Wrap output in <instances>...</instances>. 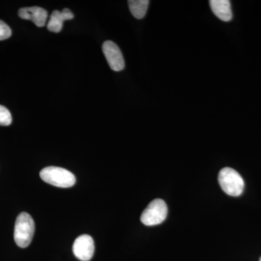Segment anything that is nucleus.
<instances>
[{"label": "nucleus", "instance_id": "1", "mask_svg": "<svg viewBox=\"0 0 261 261\" xmlns=\"http://www.w3.org/2000/svg\"><path fill=\"white\" fill-rule=\"evenodd\" d=\"M35 231V224L32 216L25 212L20 213L15 221L14 240L21 248H25L32 243Z\"/></svg>", "mask_w": 261, "mask_h": 261}, {"label": "nucleus", "instance_id": "2", "mask_svg": "<svg viewBox=\"0 0 261 261\" xmlns=\"http://www.w3.org/2000/svg\"><path fill=\"white\" fill-rule=\"evenodd\" d=\"M39 175L46 183L61 188H69L75 183V177L73 173L65 168L56 166L43 168Z\"/></svg>", "mask_w": 261, "mask_h": 261}, {"label": "nucleus", "instance_id": "3", "mask_svg": "<svg viewBox=\"0 0 261 261\" xmlns=\"http://www.w3.org/2000/svg\"><path fill=\"white\" fill-rule=\"evenodd\" d=\"M220 187L228 195L238 197L245 188V182L241 175L231 168H224L219 174Z\"/></svg>", "mask_w": 261, "mask_h": 261}, {"label": "nucleus", "instance_id": "4", "mask_svg": "<svg viewBox=\"0 0 261 261\" xmlns=\"http://www.w3.org/2000/svg\"><path fill=\"white\" fill-rule=\"evenodd\" d=\"M168 207L164 200L155 199L149 202L141 215V221L146 226H155L163 223L167 217Z\"/></svg>", "mask_w": 261, "mask_h": 261}, {"label": "nucleus", "instance_id": "5", "mask_svg": "<svg viewBox=\"0 0 261 261\" xmlns=\"http://www.w3.org/2000/svg\"><path fill=\"white\" fill-rule=\"evenodd\" d=\"M102 51L111 69L121 71L125 67L124 59L121 49L112 41H106L102 44Z\"/></svg>", "mask_w": 261, "mask_h": 261}, {"label": "nucleus", "instance_id": "6", "mask_svg": "<svg viewBox=\"0 0 261 261\" xmlns=\"http://www.w3.org/2000/svg\"><path fill=\"white\" fill-rule=\"evenodd\" d=\"M73 252L75 256L80 260H90L93 257L94 252L93 239L88 234L81 235L75 239L73 245Z\"/></svg>", "mask_w": 261, "mask_h": 261}, {"label": "nucleus", "instance_id": "7", "mask_svg": "<svg viewBox=\"0 0 261 261\" xmlns=\"http://www.w3.org/2000/svg\"><path fill=\"white\" fill-rule=\"evenodd\" d=\"M18 16L24 20H32L38 27H43L47 23L48 13L39 7H30L19 10Z\"/></svg>", "mask_w": 261, "mask_h": 261}, {"label": "nucleus", "instance_id": "8", "mask_svg": "<svg viewBox=\"0 0 261 261\" xmlns=\"http://www.w3.org/2000/svg\"><path fill=\"white\" fill-rule=\"evenodd\" d=\"M73 18L74 15L68 8H65L62 11L55 10L48 22L47 29L51 32L59 33L63 29L65 20H71Z\"/></svg>", "mask_w": 261, "mask_h": 261}, {"label": "nucleus", "instance_id": "9", "mask_svg": "<svg viewBox=\"0 0 261 261\" xmlns=\"http://www.w3.org/2000/svg\"><path fill=\"white\" fill-rule=\"evenodd\" d=\"M211 10L213 13L223 21H230L232 18L231 3L228 0H211Z\"/></svg>", "mask_w": 261, "mask_h": 261}, {"label": "nucleus", "instance_id": "10", "mask_svg": "<svg viewBox=\"0 0 261 261\" xmlns=\"http://www.w3.org/2000/svg\"><path fill=\"white\" fill-rule=\"evenodd\" d=\"M130 13L135 18L142 19L145 16L148 8V0H130L128 2Z\"/></svg>", "mask_w": 261, "mask_h": 261}, {"label": "nucleus", "instance_id": "11", "mask_svg": "<svg viewBox=\"0 0 261 261\" xmlns=\"http://www.w3.org/2000/svg\"><path fill=\"white\" fill-rule=\"evenodd\" d=\"M12 121H13V118L9 110L0 105V126H10Z\"/></svg>", "mask_w": 261, "mask_h": 261}, {"label": "nucleus", "instance_id": "12", "mask_svg": "<svg viewBox=\"0 0 261 261\" xmlns=\"http://www.w3.org/2000/svg\"><path fill=\"white\" fill-rule=\"evenodd\" d=\"M12 31L5 22L0 20V41L5 40L11 37Z\"/></svg>", "mask_w": 261, "mask_h": 261}, {"label": "nucleus", "instance_id": "13", "mask_svg": "<svg viewBox=\"0 0 261 261\" xmlns=\"http://www.w3.org/2000/svg\"><path fill=\"white\" fill-rule=\"evenodd\" d=\"M260 261H261V257H260Z\"/></svg>", "mask_w": 261, "mask_h": 261}]
</instances>
